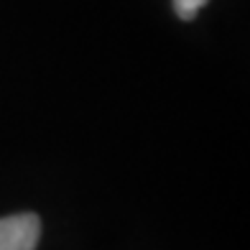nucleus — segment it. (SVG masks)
Listing matches in <instances>:
<instances>
[{"mask_svg":"<svg viewBox=\"0 0 250 250\" xmlns=\"http://www.w3.org/2000/svg\"><path fill=\"white\" fill-rule=\"evenodd\" d=\"M41 240V220L33 212L0 217V250H36Z\"/></svg>","mask_w":250,"mask_h":250,"instance_id":"obj_1","label":"nucleus"},{"mask_svg":"<svg viewBox=\"0 0 250 250\" xmlns=\"http://www.w3.org/2000/svg\"><path fill=\"white\" fill-rule=\"evenodd\" d=\"M209 0H174V10L181 21H191Z\"/></svg>","mask_w":250,"mask_h":250,"instance_id":"obj_2","label":"nucleus"}]
</instances>
